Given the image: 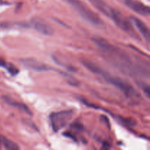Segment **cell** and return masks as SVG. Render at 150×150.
Instances as JSON below:
<instances>
[{
  "label": "cell",
  "instance_id": "1",
  "mask_svg": "<svg viewBox=\"0 0 150 150\" xmlns=\"http://www.w3.org/2000/svg\"><path fill=\"white\" fill-rule=\"evenodd\" d=\"M92 41L108 63L120 72L131 77L149 78V62L114 46L104 38L95 37Z\"/></svg>",
  "mask_w": 150,
  "mask_h": 150
},
{
  "label": "cell",
  "instance_id": "2",
  "mask_svg": "<svg viewBox=\"0 0 150 150\" xmlns=\"http://www.w3.org/2000/svg\"><path fill=\"white\" fill-rule=\"evenodd\" d=\"M81 63L89 71L100 76L107 83L112 84L113 86L122 91L127 98H134L139 97V94L134 89V87L131 84H130L128 82L125 81L124 79H121L118 76H113L109 72L104 70L103 67H100L99 65L94 63L93 62L89 61V60L83 59L81 61Z\"/></svg>",
  "mask_w": 150,
  "mask_h": 150
},
{
  "label": "cell",
  "instance_id": "3",
  "mask_svg": "<svg viewBox=\"0 0 150 150\" xmlns=\"http://www.w3.org/2000/svg\"><path fill=\"white\" fill-rule=\"evenodd\" d=\"M64 1L70 4L82 18L90 23L91 24L95 26L103 25V22L99 16L91 9H89L87 6L85 5L80 0H64Z\"/></svg>",
  "mask_w": 150,
  "mask_h": 150
},
{
  "label": "cell",
  "instance_id": "4",
  "mask_svg": "<svg viewBox=\"0 0 150 150\" xmlns=\"http://www.w3.org/2000/svg\"><path fill=\"white\" fill-rule=\"evenodd\" d=\"M73 116V110L54 112L50 114L49 120L51 128L54 132H58L65 127Z\"/></svg>",
  "mask_w": 150,
  "mask_h": 150
},
{
  "label": "cell",
  "instance_id": "5",
  "mask_svg": "<svg viewBox=\"0 0 150 150\" xmlns=\"http://www.w3.org/2000/svg\"><path fill=\"white\" fill-rule=\"evenodd\" d=\"M110 18L113 20V21L124 32L130 35L132 38H133L136 40H139V36L136 35V32H135L133 26L132 25L131 22L128 20L127 18H125L124 16L122 15L120 12L118 10H115L113 8L112 11H111V15L109 16Z\"/></svg>",
  "mask_w": 150,
  "mask_h": 150
},
{
  "label": "cell",
  "instance_id": "6",
  "mask_svg": "<svg viewBox=\"0 0 150 150\" xmlns=\"http://www.w3.org/2000/svg\"><path fill=\"white\" fill-rule=\"evenodd\" d=\"M30 24L37 32L46 36L54 35V29L47 21L39 17H35L31 19Z\"/></svg>",
  "mask_w": 150,
  "mask_h": 150
},
{
  "label": "cell",
  "instance_id": "7",
  "mask_svg": "<svg viewBox=\"0 0 150 150\" xmlns=\"http://www.w3.org/2000/svg\"><path fill=\"white\" fill-rule=\"evenodd\" d=\"M21 64H23L24 67L33 70L35 71L42 72V71H48L51 70V67L47 65L46 64H44L42 62L38 61L33 58H26L22 59L20 60Z\"/></svg>",
  "mask_w": 150,
  "mask_h": 150
},
{
  "label": "cell",
  "instance_id": "8",
  "mask_svg": "<svg viewBox=\"0 0 150 150\" xmlns=\"http://www.w3.org/2000/svg\"><path fill=\"white\" fill-rule=\"evenodd\" d=\"M125 4L135 13L144 16H149L150 9L148 6L137 0H125Z\"/></svg>",
  "mask_w": 150,
  "mask_h": 150
},
{
  "label": "cell",
  "instance_id": "9",
  "mask_svg": "<svg viewBox=\"0 0 150 150\" xmlns=\"http://www.w3.org/2000/svg\"><path fill=\"white\" fill-rule=\"evenodd\" d=\"M132 22L134 23L135 26L137 27V29H139V31L140 32V33L142 34V36L144 37L145 40L147 41L148 42H149L150 40V31L148 28V26L142 21L141 19L138 18L136 17H131L130 18Z\"/></svg>",
  "mask_w": 150,
  "mask_h": 150
},
{
  "label": "cell",
  "instance_id": "10",
  "mask_svg": "<svg viewBox=\"0 0 150 150\" xmlns=\"http://www.w3.org/2000/svg\"><path fill=\"white\" fill-rule=\"evenodd\" d=\"M89 1L100 13L105 15L106 17L109 18L113 8L107 4L103 0H89Z\"/></svg>",
  "mask_w": 150,
  "mask_h": 150
},
{
  "label": "cell",
  "instance_id": "11",
  "mask_svg": "<svg viewBox=\"0 0 150 150\" xmlns=\"http://www.w3.org/2000/svg\"><path fill=\"white\" fill-rule=\"evenodd\" d=\"M3 100H4V102L7 103L9 104V105H12V106L13 107H16V108L24 111L25 113H26V114H29V115L32 116V112H31V111L29 110V107H28L27 105H25L24 103H22L15 101L14 100L11 99V98H9V97H5V96L3 97Z\"/></svg>",
  "mask_w": 150,
  "mask_h": 150
},
{
  "label": "cell",
  "instance_id": "12",
  "mask_svg": "<svg viewBox=\"0 0 150 150\" xmlns=\"http://www.w3.org/2000/svg\"><path fill=\"white\" fill-rule=\"evenodd\" d=\"M0 67H4V69H6L8 71V73L12 76H16L19 72L18 69L14 64H11V63L6 62L4 60L1 59H0Z\"/></svg>",
  "mask_w": 150,
  "mask_h": 150
},
{
  "label": "cell",
  "instance_id": "13",
  "mask_svg": "<svg viewBox=\"0 0 150 150\" xmlns=\"http://www.w3.org/2000/svg\"><path fill=\"white\" fill-rule=\"evenodd\" d=\"M1 144L4 146V148L7 149H10V150H17L19 149V146L16 144V143H14L12 141L9 140V139H6V138L1 136Z\"/></svg>",
  "mask_w": 150,
  "mask_h": 150
},
{
  "label": "cell",
  "instance_id": "14",
  "mask_svg": "<svg viewBox=\"0 0 150 150\" xmlns=\"http://www.w3.org/2000/svg\"><path fill=\"white\" fill-rule=\"evenodd\" d=\"M60 73H61L62 76H63V77L66 79V81H67V83H68L69 84H71L73 85V86H77V85L79 84V82L78 81L77 79H76L74 77L70 76V75L64 73V72H61Z\"/></svg>",
  "mask_w": 150,
  "mask_h": 150
},
{
  "label": "cell",
  "instance_id": "15",
  "mask_svg": "<svg viewBox=\"0 0 150 150\" xmlns=\"http://www.w3.org/2000/svg\"><path fill=\"white\" fill-rule=\"evenodd\" d=\"M138 84L140 86V87L142 88V90L144 91V92L146 93V96H147V98H149V92H150V89H149V86L147 84V83H144V82H139V83H138Z\"/></svg>",
  "mask_w": 150,
  "mask_h": 150
},
{
  "label": "cell",
  "instance_id": "16",
  "mask_svg": "<svg viewBox=\"0 0 150 150\" xmlns=\"http://www.w3.org/2000/svg\"><path fill=\"white\" fill-rule=\"evenodd\" d=\"M1 136H0V146H1Z\"/></svg>",
  "mask_w": 150,
  "mask_h": 150
}]
</instances>
